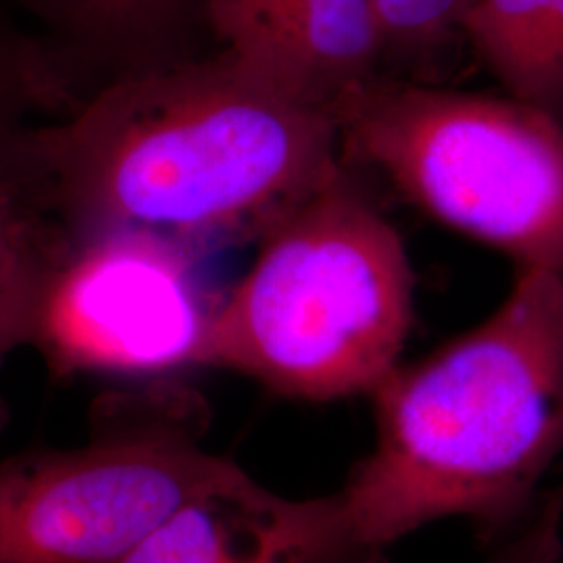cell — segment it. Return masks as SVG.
I'll return each instance as SVG.
<instances>
[{
    "instance_id": "cell-1",
    "label": "cell",
    "mask_w": 563,
    "mask_h": 563,
    "mask_svg": "<svg viewBox=\"0 0 563 563\" xmlns=\"http://www.w3.org/2000/svg\"><path fill=\"white\" fill-rule=\"evenodd\" d=\"M34 159L71 239L142 230L199 249L260 236L339 180L332 113L295 101L230 53L107 81Z\"/></svg>"
},
{
    "instance_id": "cell-2",
    "label": "cell",
    "mask_w": 563,
    "mask_h": 563,
    "mask_svg": "<svg viewBox=\"0 0 563 563\" xmlns=\"http://www.w3.org/2000/svg\"><path fill=\"white\" fill-rule=\"evenodd\" d=\"M374 451L341 488V562L444 518L505 541L563 453V274L518 267L497 311L376 386Z\"/></svg>"
},
{
    "instance_id": "cell-3",
    "label": "cell",
    "mask_w": 563,
    "mask_h": 563,
    "mask_svg": "<svg viewBox=\"0 0 563 563\" xmlns=\"http://www.w3.org/2000/svg\"><path fill=\"white\" fill-rule=\"evenodd\" d=\"M411 320L401 234L339 178L263 234L257 260L222 297L201 365L288 399L374 393L399 365Z\"/></svg>"
},
{
    "instance_id": "cell-4",
    "label": "cell",
    "mask_w": 563,
    "mask_h": 563,
    "mask_svg": "<svg viewBox=\"0 0 563 563\" xmlns=\"http://www.w3.org/2000/svg\"><path fill=\"white\" fill-rule=\"evenodd\" d=\"M341 142L434 220L518 267L563 274V120L514 97L369 80Z\"/></svg>"
},
{
    "instance_id": "cell-5",
    "label": "cell",
    "mask_w": 563,
    "mask_h": 563,
    "mask_svg": "<svg viewBox=\"0 0 563 563\" xmlns=\"http://www.w3.org/2000/svg\"><path fill=\"white\" fill-rule=\"evenodd\" d=\"M209 409L174 378L95 399L86 443L0 462V563H123L234 465L209 453Z\"/></svg>"
},
{
    "instance_id": "cell-6",
    "label": "cell",
    "mask_w": 563,
    "mask_h": 563,
    "mask_svg": "<svg viewBox=\"0 0 563 563\" xmlns=\"http://www.w3.org/2000/svg\"><path fill=\"white\" fill-rule=\"evenodd\" d=\"M192 246L142 230L71 239L42 297L32 346L57 376L172 378L201 365L222 299Z\"/></svg>"
},
{
    "instance_id": "cell-7",
    "label": "cell",
    "mask_w": 563,
    "mask_h": 563,
    "mask_svg": "<svg viewBox=\"0 0 563 563\" xmlns=\"http://www.w3.org/2000/svg\"><path fill=\"white\" fill-rule=\"evenodd\" d=\"M205 20L244 67L332 115L384 48L372 0H205Z\"/></svg>"
},
{
    "instance_id": "cell-8",
    "label": "cell",
    "mask_w": 563,
    "mask_h": 563,
    "mask_svg": "<svg viewBox=\"0 0 563 563\" xmlns=\"http://www.w3.org/2000/svg\"><path fill=\"white\" fill-rule=\"evenodd\" d=\"M341 490L288 499L234 463L163 520L123 563H339Z\"/></svg>"
},
{
    "instance_id": "cell-9",
    "label": "cell",
    "mask_w": 563,
    "mask_h": 563,
    "mask_svg": "<svg viewBox=\"0 0 563 563\" xmlns=\"http://www.w3.org/2000/svg\"><path fill=\"white\" fill-rule=\"evenodd\" d=\"M32 128H0V367L32 346L42 297L71 234L51 201ZM9 409L0 399V430Z\"/></svg>"
},
{
    "instance_id": "cell-10",
    "label": "cell",
    "mask_w": 563,
    "mask_h": 563,
    "mask_svg": "<svg viewBox=\"0 0 563 563\" xmlns=\"http://www.w3.org/2000/svg\"><path fill=\"white\" fill-rule=\"evenodd\" d=\"M462 30L509 97L563 120V0H472Z\"/></svg>"
},
{
    "instance_id": "cell-11",
    "label": "cell",
    "mask_w": 563,
    "mask_h": 563,
    "mask_svg": "<svg viewBox=\"0 0 563 563\" xmlns=\"http://www.w3.org/2000/svg\"><path fill=\"white\" fill-rule=\"evenodd\" d=\"M60 44L101 69V84L176 60L167 51L192 0H36ZM205 7V0H199ZM97 86V88H99Z\"/></svg>"
},
{
    "instance_id": "cell-12",
    "label": "cell",
    "mask_w": 563,
    "mask_h": 563,
    "mask_svg": "<svg viewBox=\"0 0 563 563\" xmlns=\"http://www.w3.org/2000/svg\"><path fill=\"white\" fill-rule=\"evenodd\" d=\"M472 0H372L383 44L423 48L462 27Z\"/></svg>"
},
{
    "instance_id": "cell-13",
    "label": "cell",
    "mask_w": 563,
    "mask_h": 563,
    "mask_svg": "<svg viewBox=\"0 0 563 563\" xmlns=\"http://www.w3.org/2000/svg\"><path fill=\"white\" fill-rule=\"evenodd\" d=\"M563 507L543 495L530 518L484 563H555L563 553Z\"/></svg>"
},
{
    "instance_id": "cell-14",
    "label": "cell",
    "mask_w": 563,
    "mask_h": 563,
    "mask_svg": "<svg viewBox=\"0 0 563 563\" xmlns=\"http://www.w3.org/2000/svg\"><path fill=\"white\" fill-rule=\"evenodd\" d=\"M15 41H18V23L11 18L4 0H0V69L11 57Z\"/></svg>"
},
{
    "instance_id": "cell-15",
    "label": "cell",
    "mask_w": 563,
    "mask_h": 563,
    "mask_svg": "<svg viewBox=\"0 0 563 563\" xmlns=\"http://www.w3.org/2000/svg\"><path fill=\"white\" fill-rule=\"evenodd\" d=\"M547 495H549V497H551L555 504H560L563 507V478L562 483L558 484L553 490H549Z\"/></svg>"
},
{
    "instance_id": "cell-16",
    "label": "cell",
    "mask_w": 563,
    "mask_h": 563,
    "mask_svg": "<svg viewBox=\"0 0 563 563\" xmlns=\"http://www.w3.org/2000/svg\"><path fill=\"white\" fill-rule=\"evenodd\" d=\"M555 563H563V553H562V558H560V560H558V562Z\"/></svg>"
}]
</instances>
